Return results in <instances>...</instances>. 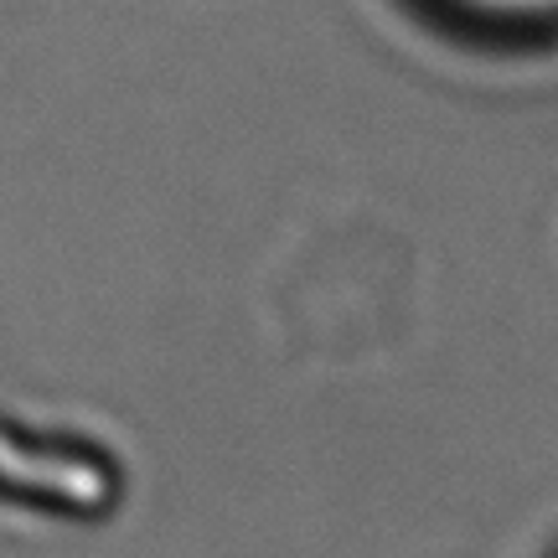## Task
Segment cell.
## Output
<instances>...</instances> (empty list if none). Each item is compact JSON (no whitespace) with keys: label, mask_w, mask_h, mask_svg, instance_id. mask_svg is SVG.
Listing matches in <instances>:
<instances>
[{"label":"cell","mask_w":558,"mask_h":558,"mask_svg":"<svg viewBox=\"0 0 558 558\" xmlns=\"http://www.w3.org/2000/svg\"><path fill=\"white\" fill-rule=\"evenodd\" d=\"M435 11L481 26V32H512V37H533L558 26V0H429Z\"/></svg>","instance_id":"cell-1"}]
</instances>
